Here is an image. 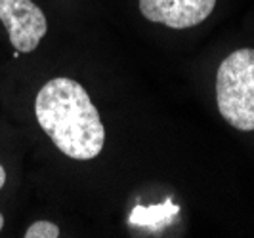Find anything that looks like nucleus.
Wrapping results in <instances>:
<instances>
[{"mask_svg":"<svg viewBox=\"0 0 254 238\" xmlns=\"http://www.w3.org/2000/svg\"><path fill=\"white\" fill-rule=\"evenodd\" d=\"M35 114L44 134L65 156L92 160L103 149L105 128L86 90L73 78L48 80L35 99Z\"/></svg>","mask_w":254,"mask_h":238,"instance_id":"obj_1","label":"nucleus"},{"mask_svg":"<svg viewBox=\"0 0 254 238\" xmlns=\"http://www.w3.org/2000/svg\"><path fill=\"white\" fill-rule=\"evenodd\" d=\"M216 103L229 126L254 130V48L231 51L216 73Z\"/></svg>","mask_w":254,"mask_h":238,"instance_id":"obj_2","label":"nucleus"},{"mask_svg":"<svg viewBox=\"0 0 254 238\" xmlns=\"http://www.w3.org/2000/svg\"><path fill=\"white\" fill-rule=\"evenodd\" d=\"M0 21L19 53L37 50L48 31L46 15L33 0H0Z\"/></svg>","mask_w":254,"mask_h":238,"instance_id":"obj_3","label":"nucleus"},{"mask_svg":"<svg viewBox=\"0 0 254 238\" xmlns=\"http://www.w3.org/2000/svg\"><path fill=\"white\" fill-rule=\"evenodd\" d=\"M216 0H140L141 15L170 29H190L212 13Z\"/></svg>","mask_w":254,"mask_h":238,"instance_id":"obj_4","label":"nucleus"},{"mask_svg":"<svg viewBox=\"0 0 254 238\" xmlns=\"http://www.w3.org/2000/svg\"><path fill=\"white\" fill-rule=\"evenodd\" d=\"M172 208L170 204H163V206H153V208H136L134 213L130 215V223L134 225H149V227H161L163 221L161 219H170L174 213H168L166 210Z\"/></svg>","mask_w":254,"mask_h":238,"instance_id":"obj_5","label":"nucleus"},{"mask_svg":"<svg viewBox=\"0 0 254 238\" xmlns=\"http://www.w3.org/2000/svg\"><path fill=\"white\" fill-rule=\"evenodd\" d=\"M60 227L52 221H37L25 231V238H58Z\"/></svg>","mask_w":254,"mask_h":238,"instance_id":"obj_6","label":"nucleus"},{"mask_svg":"<svg viewBox=\"0 0 254 238\" xmlns=\"http://www.w3.org/2000/svg\"><path fill=\"white\" fill-rule=\"evenodd\" d=\"M4 183H6V170H4L2 164H0V189L4 187Z\"/></svg>","mask_w":254,"mask_h":238,"instance_id":"obj_7","label":"nucleus"},{"mask_svg":"<svg viewBox=\"0 0 254 238\" xmlns=\"http://www.w3.org/2000/svg\"><path fill=\"white\" fill-rule=\"evenodd\" d=\"M2 227H4V215L0 213V231H2Z\"/></svg>","mask_w":254,"mask_h":238,"instance_id":"obj_8","label":"nucleus"}]
</instances>
